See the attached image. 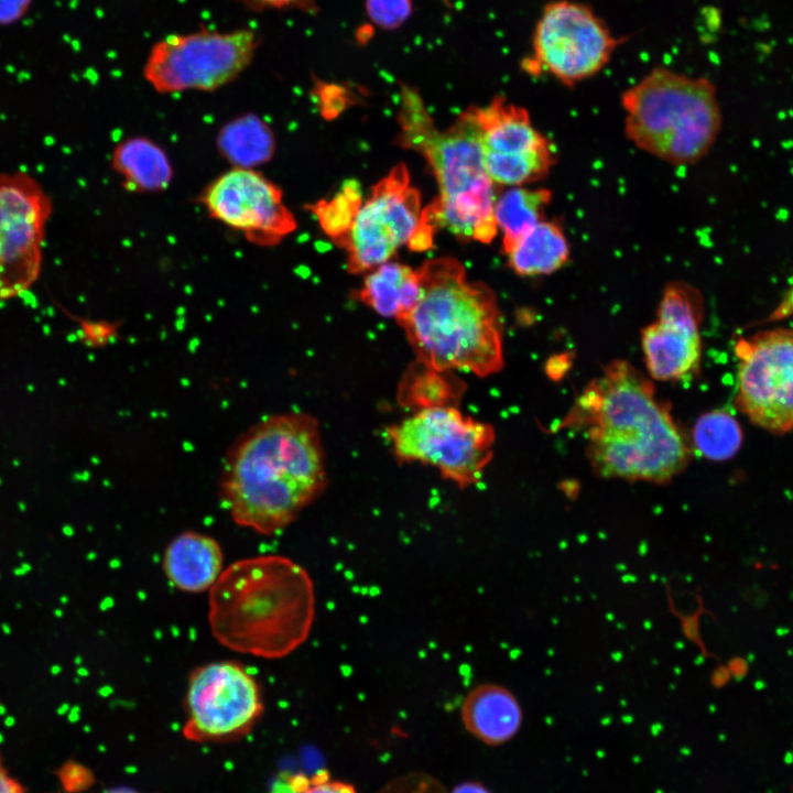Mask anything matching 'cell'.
Returning a JSON list of instances; mask_svg holds the SVG:
<instances>
[{"label":"cell","mask_w":793,"mask_h":793,"mask_svg":"<svg viewBox=\"0 0 793 793\" xmlns=\"http://www.w3.org/2000/svg\"><path fill=\"white\" fill-rule=\"evenodd\" d=\"M582 432L593 471L602 478L666 484L692 459V443L671 405L627 360L588 382L555 431Z\"/></svg>","instance_id":"1"},{"label":"cell","mask_w":793,"mask_h":793,"mask_svg":"<svg viewBox=\"0 0 793 793\" xmlns=\"http://www.w3.org/2000/svg\"><path fill=\"white\" fill-rule=\"evenodd\" d=\"M327 485L317 420L302 412L273 414L230 446L220 472V498L233 522L260 534L291 524Z\"/></svg>","instance_id":"2"},{"label":"cell","mask_w":793,"mask_h":793,"mask_svg":"<svg viewBox=\"0 0 793 793\" xmlns=\"http://www.w3.org/2000/svg\"><path fill=\"white\" fill-rule=\"evenodd\" d=\"M315 617L307 571L282 555L233 562L209 589L208 622L224 647L263 659H281L303 644Z\"/></svg>","instance_id":"3"},{"label":"cell","mask_w":793,"mask_h":793,"mask_svg":"<svg viewBox=\"0 0 793 793\" xmlns=\"http://www.w3.org/2000/svg\"><path fill=\"white\" fill-rule=\"evenodd\" d=\"M422 292L399 324L416 361L437 371L464 370L486 378L503 368V322L493 290L470 281L455 258L425 261Z\"/></svg>","instance_id":"4"},{"label":"cell","mask_w":793,"mask_h":793,"mask_svg":"<svg viewBox=\"0 0 793 793\" xmlns=\"http://www.w3.org/2000/svg\"><path fill=\"white\" fill-rule=\"evenodd\" d=\"M397 121L398 143L426 160L438 185V196L422 209L420 222L433 232L445 228L460 240L489 243L498 233L496 184L486 172L469 110L439 131L419 91L403 86Z\"/></svg>","instance_id":"5"},{"label":"cell","mask_w":793,"mask_h":793,"mask_svg":"<svg viewBox=\"0 0 793 793\" xmlns=\"http://www.w3.org/2000/svg\"><path fill=\"white\" fill-rule=\"evenodd\" d=\"M624 133L639 150L673 165H692L710 151L720 129L715 85L656 66L620 97Z\"/></svg>","instance_id":"6"},{"label":"cell","mask_w":793,"mask_h":793,"mask_svg":"<svg viewBox=\"0 0 793 793\" xmlns=\"http://www.w3.org/2000/svg\"><path fill=\"white\" fill-rule=\"evenodd\" d=\"M385 433L398 461L432 466L461 489L476 485L493 457V426L455 405L421 409Z\"/></svg>","instance_id":"7"},{"label":"cell","mask_w":793,"mask_h":793,"mask_svg":"<svg viewBox=\"0 0 793 793\" xmlns=\"http://www.w3.org/2000/svg\"><path fill=\"white\" fill-rule=\"evenodd\" d=\"M259 36L252 29H199L167 34L152 44L142 73L160 94L214 91L252 63Z\"/></svg>","instance_id":"8"},{"label":"cell","mask_w":793,"mask_h":793,"mask_svg":"<svg viewBox=\"0 0 793 793\" xmlns=\"http://www.w3.org/2000/svg\"><path fill=\"white\" fill-rule=\"evenodd\" d=\"M624 41L588 4L553 0L537 18L531 54L522 67L529 74H547L573 87L598 74Z\"/></svg>","instance_id":"9"},{"label":"cell","mask_w":793,"mask_h":793,"mask_svg":"<svg viewBox=\"0 0 793 793\" xmlns=\"http://www.w3.org/2000/svg\"><path fill=\"white\" fill-rule=\"evenodd\" d=\"M735 404L753 424L775 435L793 430V328L739 337Z\"/></svg>","instance_id":"10"},{"label":"cell","mask_w":793,"mask_h":793,"mask_svg":"<svg viewBox=\"0 0 793 793\" xmlns=\"http://www.w3.org/2000/svg\"><path fill=\"white\" fill-rule=\"evenodd\" d=\"M186 739L229 741L247 735L263 713L256 677L240 663L215 661L188 676L185 696Z\"/></svg>","instance_id":"11"},{"label":"cell","mask_w":793,"mask_h":793,"mask_svg":"<svg viewBox=\"0 0 793 793\" xmlns=\"http://www.w3.org/2000/svg\"><path fill=\"white\" fill-rule=\"evenodd\" d=\"M421 195L405 164L392 167L371 187L340 247L349 273L372 271L411 240L421 218Z\"/></svg>","instance_id":"12"},{"label":"cell","mask_w":793,"mask_h":793,"mask_svg":"<svg viewBox=\"0 0 793 793\" xmlns=\"http://www.w3.org/2000/svg\"><path fill=\"white\" fill-rule=\"evenodd\" d=\"M468 110L477 128L486 172L496 185L525 186L547 177L556 153L524 107L499 95L486 106Z\"/></svg>","instance_id":"13"},{"label":"cell","mask_w":793,"mask_h":793,"mask_svg":"<svg viewBox=\"0 0 793 793\" xmlns=\"http://www.w3.org/2000/svg\"><path fill=\"white\" fill-rule=\"evenodd\" d=\"M52 200L29 174H0V301L21 295L42 267Z\"/></svg>","instance_id":"14"},{"label":"cell","mask_w":793,"mask_h":793,"mask_svg":"<svg viewBox=\"0 0 793 793\" xmlns=\"http://www.w3.org/2000/svg\"><path fill=\"white\" fill-rule=\"evenodd\" d=\"M200 202L208 215L258 247H274L296 229L281 188L250 167H232L215 178Z\"/></svg>","instance_id":"15"},{"label":"cell","mask_w":793,"mask_h":793,"mask_svg":"<svg viewBox=\"0 0 793 793\" xmlns=\"http://www.w3.org/2000/svg\"><path fill=\"white\" fill-rule=\"evenodd\" d=\"M704 308L703 295L694 285L683 281L665 285L656 321L641 332L644 361L651 378L676 381L698 369Z\"/></svg>","instance_id":"16"},{"label":"cell","mask_w":793,"mask_h":793,"mask_svg":"<svg viewBox=\"0 0 793 793\" xmlns=\"http://www.w3.org/2000/svg\"><path fill=\"white\" fill-rule=\"evenodd\" d=\"M162 567L178 590L202 593L209 590L225 569L224 552L214 537L186 531L167 544Z\"/></svg>","instance_id":"17"},{"label":"cell","mask_w":793,"mask_h":793,"mask_svg":"<svg viewBox=\"0 0 793 793\" xmlns=\"http://www.w3.org/2000/svg\"><path fill=\"white\" fill-rule=\"evenodd\" d=\"M466 729L482 742L497 746L519 731L522 710L514 695L506 687L486 683L472 688L461 705Z\"/></svg>","instance_id":"18"},{"label":"cell","mask_w":793,"mask_h":793,"mask_svg":"<svg viewBox=\"0 0 793 793\" xmlns=\"http://www.w3.org/2000/svg\"><path fill=\"white\" fill-rule=\"evenodd\" d=\"M421 292L419 268L388 261L367 274L358 300L378 315L400 324L417 304Z\"/></svg>","instance_id":"19"},{"label":"cell","mask_w":793,"mask_h":793,"mask_svg":"<svg viewBox=\"0 0 793 793\" xmlns=\"http://www.w3.org/2000/svg\"><path fill=\"white\" fill-rule=\"evenodd\" d=\"M508 265L520 276H541L562 269L568 261L571 248L563 228L544 219L525 233L506 253Z\"/></svg>","instance_id":"20"},{"label":"cell","mask_w":793,"mask_h":793,"mask_svg":"<svg viewBox=\"0 0 793 793\" xmlns=\"http://www.w3.org/2000/svg\"><path fill=\"white\" fill-rule=\"evenodd\" d=\"M111 162L123 185L133 192L162 191L173 176L166 153L144 138H131L118 144Z\"/></svg>","instance_id":"21"},{"label":"cell","mask_w":793,"mask_h":793,"mask_svg":"<svg viewBox=\"0 0 793 793\" xmlns=\"http://www.w3.org/2000/svg\"><path fill=\"white\" fill-rule=\"evenodd\" d=\"M552 192L545 187L512 186L495 204V219L502 232L504 254L534 226L545 219Z\"/></svg>","instance_id":"22"},{"label":"cell","mask_w":793,"mask_h":793,"mask_svg":"<svg viewBox=\"0 0 793 793\" xmlns=\"http://www.w3.org/2000/svg\"><path fill=\"white\" fill-rule=\"evenodd\" d=\"M450 371H437L416 362L409 369L399 388V399L406 406L419 410L432 406L455 405L465 387Z\"/></svg>","instance_id":"23"},{"label":"cell","mask_w":793,"mask_h":793,"mask_svg":"<svg viewBox=\"0 0 793 793\" xmlns=\"http://www.w3.org/2000/svg\"><path fill=\"white\" fill-rule=\"evenodd\" d=\"M742 430L738 421L724 410L700 415L694 424L692 443L696 450L710 460L734 457L742 444Z\"/></svg>","instance_id":"24"},{"label":"cell","mask_w":793,"mask_h":793,"mask_svg":"<svg viewBox=\"0 0 793 793\" xmlns=\"http://www.w3.org/2000/svg\"><path fill=\"white\" fill-rule=\"evenodd\" d=\"M219 146L236 167L252 169L253 164L271 157L274 140L268 127L257 118H243L222 131Z\"/></svg>","instance_id":"25"},{"label":"cell","mask_w":793,"mask_h":793,"mask_svg":"<svg viewBox=\"0 0 793 793\" xmlns=\"http://www.w3.org/2000/svg\"><path fill=\"white\" fill-rule=\"evenodd\" d=\"M361 204L360 185L349 180L330 199L319 200L307 208L317 217L323 230L340 247Z\"/></svg>","instance_id":"26"},{"label":"cell","mask_w":793,"mask_h":793,"mask_svg":"<svg viewBox=\"0 0 793 793\" xmlns=\"http://www.w3.org/2000/svg\"><path fill=\"white\" fill-rule=\"evenodd\" d=\"M370 21L383 30H394L405 23L413 11L412 0H366Z\"/></svg>","instance_id":"27"},{"label":"cell","mask_w":793,"mask_h":793,"mask_svg":"<svg viewBox=\"0 0 793 793\" xmlns=\"http://www.w3.org/2000/svg\"><path fill=\"white\" fill-rule=\"evenodd\" d=\"M79 323L78 337L89 347L104 346L117 335V326L109 322L79 319Z\"/></svg>","instance_id":"28"},{"label":"cell","mask_w":793,"mask_h":793,"mask_svg":"<svg viewBox=\"0 0 793 793\" xmlns=\"http://www.w3.org/2000/svg\"><path fill=\"white\" fill-rule=\"evenodd\" d=\"M61 775L64 786L68 791L87 789L94 782V776L90 771L74 762L64 765Z\"/></svg>","instance_id":"29"},{"label":"cell","mask_w":793,"mask_h":793,"mask_svg":"<svg viewBox=\"0 0 793 793\" xmlns=\"http://www.w3.org/2000/svg\"><path fill=\"white\" fill-rule=\"evenodd\" d=\"M33 0H0V26L13 25L29 12Z\"/></svg>","instance_id":"30"},{"label":"cell","mask_w":793,"mask_h":793,"mask_svg":"<svg viewBox=\"0 0 793 793\" xmlns=\"http://www.w3.org/2000/svg\"><path fill=\"white\" fill-rule=\"evenodd\" d=\"M254 10L312 9L314 0H239Z\"/></svg>","instance_id":"31"},{"label":"cell","mask_w":793,"mask_h":793,"mask_svg":"<svg viewBox=\"0 0 793 793\" xmlns=\"http://www.w3.org/2000/svg\"><path fill=\"white\" fill-rule=\"evenodd\" d=\"M305 793H357L351 784L339 781H325L317 784H311Z\"/></svg>","instance_id":"32"},{"label":"cell","mask_w":793,"mask_h":793,"mask_svg":"<svg viewBox=\"0 0 793 793\" xmlns=\"http://www.w3.org/2000/svg\"><path fill=\"white\" fill-rule=\"evenodd\" d=\"M0 793H25L22 784L4 767L0 757Z\"/></svg>","instance_id":"33"},{"label":"cell","mask_w":793,"mask_h":793,"mask_svg":"<svg viewBox=\"0 0 793 793\" xmlns=\"http://www.w3.org/2000/svg\"><path fill=\"white\" fill-rule=\"evenodd\" d=\"M286 780L296 793H305V791L311 786V780L302 773L291 775Z\"/></svg>","instance_id":"34"},{"label":"cell","mask_w":793,"mask_h":793,"mask_svg":"<svg viewBox=\"0 0 793 793\" xmlns=\"http://www.w3.org/2000/svg\"><path fill=\"white\" fill-rule=\"evenodd\" d=\"M452 793H490L484 785L476 782H467L456 786Z\"/></svg>","instance_id":"35"},{"label":"cell","mask_w":793,"mask_h":793,"mask_svg":"<svg viewBox=\"0 0 793 793\" xmlns=\"http://www.w3.org/2000/svg\"><path fill=\"white\" fill-rule=\"evenodd\" d=\"M270 793H296L287 780H278L273 783Z\"/></svg>","instance_id":"36"},{"label":"cell","mask_w":793,"mask_h":793,"mask_svg":"<svg viewBox=\"0 0 793 793\" xmlns=\"http://www.w3.org/2000/svg\"><path fill=\"white\" fill-rule=\"evenodd\" d=\"M13 574L15 576H24L28 574V572L22 566H18V567L13 568Z\"/></svg>","instance_id":"37"},{"label":"cell","mask_w":793,"mask_h":793,"mask_svg":"<svg viewBox=\"0 0 793 793\" xmlns=\"http://www.w3.org/2000/svg\"><path fill=\"white\" fill-rule=\"evenodd\" d=\"M1 630L7 636L11 634V631H12L10 624H8V623H2Z\"/></svg>","instance_id":"38"},{"label":"cell","mask_w":793,"mask_h":793,"mask_svg":"<svg viewBox=\"0 0 793 793\" xmlns=\"http://www.w3.org/2000/svg\"><path fill=\"white\" fill-rule=\"evenodd\" d=\"M61 671H62V667H61L59 665H57V664L51 666V673H52L53 675L58 674Z\"/></svg>","instance_id":"39"},{"label":"cell","mask_w":793,"mask_h":793,"mask_svg":"<svg viewBox=\"0 0 793 793\" xmlns=\"http://www.w3.org/2000/svg\"><path fill=\"white\" fill-rule=\"evenodd\" d=\"M63 532H64L66 535H72V533H73L72 528H69V526H65V528L63 529Z\"/></svg>","instance_id":"40"},{"label":"cell","mask_w":793,"mask_h":793,"mask_svg":"<svg viewBox=\"0 0 793 793\" xmlns=\"http://www.w3.org/2000/svg\"><path fill=\"white\" fill-rule=\"evenodd\" d=\"M18 507H19V509H20L21 511H25V510H26V506H25L24 502H19Z\"/></svg>","instance_id":"41"},{"label":"cell","mask_w":793,"mask_h":793,"mask_svg":"<svg viewBox=\"0 0 793 793\" xmlns=\"http://www.w3.org/2000/svg\"><path fill=\"white\" fill-rule=\"evenodd\" d=\"M66 709H67V705L64 704V705H62V706L59 707L58 713H59V714H61V713L63 714V713L66 711Z\"/></svg>","instance_id":"42"},{"label":"cell","mask_w":793,"mask_h":793,"mask_svg":"<svg viewBox=\"0 0 793 793\" xmlns=\"http://www.w3.org/2000/svg\"><path fill=\"white\" fill-rule=\"evenodd\" d=\"M54 615L59 618V617H62L63 611L61 609H55Z\"/></svg>","instance_id":"43"},{"label":"cell","mask_w":793,"mask_h":793,"mask_svg":"<svg viewBox=\"0 0 793 793\" xmlns=\"http://www.w3.org/2000/svg\"><path fill=\"white\" fill-rule=\"evenodd\" d=\"M13 721H14V719H13L12 717H8V718L6 719V725H12Z\"/></svg>","instance_id":"44"},{"label":"cell","mask_w":793,"mask_h":793,"mask_svg":"<svg viewBox=\"0 0 793 793\" xmlns=\"http://www.w3.org/2000/svg\"><path fill=\"white\" fill-rule=\"evenodd\" d=\"M6 713V707L0 704V715H3Z\"/></svg>","instance_id":"45"},{"label":"cell","mask_w":793,"mask_h":793,"mask_svg":"<svg viewBox=\"0 0 793 793\" xmlns=\"http://www.w3.org/2000/svg\"><path fill=\"white\" fill-rule=\"evenodd\" d=\"M18 556H19V557H23V556H24V552H23V551H18Z\"/></svg>","instance_id":"46"},{"label":"cell","mask_w":793,"mask_h":793,"mask_svg":"<svg viewBox=\"0 0 793 793\" xmlns=\"http://www.w3.org/2000/svg\"><path fill=\"white\" fill-rule=\"evenodd\" d=\"M21 607H22V605H21L20 602H17V604H15V608H17V609H21Z\"/></svg>","instance_id":"47"},{"label":"cell","mask_w":793,"mask_h":793,"mask_svg":"<svg viewBox=\"0 0 793 793\" xmlns=\"http://www.w3.org/2000/svg\"><path fill=\"white\" fill-rule=\"evenodd\" d=\"M61 601H62V602H66V601H67V598H66V597H61Z\"/></svg>","instance_id":"48"},{"label":"cell","mask_w":793,"mask_h":793,"mask_svg":"<svg viewBox=\"0 0 793 793\" xmlns=\"http://www.w3.org/2000/svg\"><path fill=\"white\" fill-rule=\"evenodd\" d=\"M0 577H1V574H0Z\"/></svg>","instance_id":"49"},{"label":"cell","mask_w":793,"mask_h":793,"mask_svg":"<svg viewBox=\"0 0 793 793\" xmlns=\"http://www.w3.org/2000/svg\"><path fill=\"white\" fill-rule=\"evenodd\" d=\"M793 793V792H792Z\"/></svg>","instance_id":"50"}]
</instances>
